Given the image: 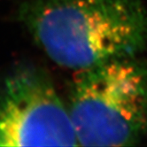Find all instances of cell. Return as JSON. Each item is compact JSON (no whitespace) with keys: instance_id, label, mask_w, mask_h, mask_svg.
Listing matches in <instances>:
<instances>
[{"instance_id":"cell-1","label":"cell","mask_w":147,"mask_h":147,"mask_svg":"<svg viewBox=\"0 0 147 147\" xmlns=\"http://www.w3.org/2000/svg\"><path fill=\"white\" fill-rule=\"evenodd\" d=\"M20 17L52 61L77 72L135 57L147 44L141 0H27Z\"/></svg>"},{"instance_id":"cell-3","label":"cell","mask_w":147,"mask_h":147,"mask_svg":"<svg viewBox=\"0 0 147 147\" xmlns=\"http://www.w3.org/2000/svg\"><path fill=\"white\" fill-rule=\"evenodd\" d=\"M79 145L68 108L50 78L19 69L0 94V146Z\"/></svg>"},{"instance_id":"cell-2","label":"cell","mask_w":147,"mask_h":147,"mask_svg":"<svg viewBox=\"0 0 147 147\" xmlns=\"http://www.w3.org/2000/svg\"><path fill=\"white\" fill-rule=\"evenodd\" d=\"M68 110L79 145L138 144L147 136V66L128 57L78 71Z\"/></svg>"}]
</instances>
